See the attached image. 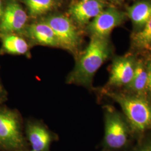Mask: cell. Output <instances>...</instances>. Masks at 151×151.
Returning <instances> with one entry per match:
<instances>
[{
	"label": "cell",
	"mask_w": 151,
	"mask_h": 151,
	"mask_svg": "<svg viewBox=\"0 0 151 151\" xmlns=\"http://www.w3.org/2000/svg\"><path fill=\"white\" fill-rule=\"evenodd\" d=\"M111 52L108 38L92 36L90 43L68 77L67 82L86 88L91 87L95 74L108 60Z\"/></svg>",
	"instance_id": "1"
},
{
	"label": "cell",
	"mask_w": 151,
	"mask_h": 151,
	"mask_svg": "<svg viewBox=\"0 0 151 151\" xmlns=\"http://www.w3.org/2000/svg\"><path fill=\"white\" fill-rule=\"evenodd\" d=\"M105 94L120 106L133 136L141 137L151 130V101L148 97L125 91L106 90Z\"/></svg>",
	"instance_id": "2"
},
{
	"label": "cell",
	"mask_w": 151,
	"mask_h": 151,
	"mask_svg": "<svg viewBox=\"0 0 151 151\" xmlns=\"http://www.w3.org/2000/svg\"><path fill=\"white\" fill-rule=\"evenodd\" d=\"M104 110V146L109 151L124 150L133 136L129 124L124 115L113 106H106Z\"/></svg>",
	"instance_id": "3"
},
{
	"label": "cell",
	"mask_w": 151,
	"mask_h": 151,
	"mask_svg": "<svg viewBox=\"0 0 151 151\" xmlns=\"http://www.w3.org/2000/svg\"><path fill=\"white\" fill-rule=\"evenodd\" d=\"M23 138L19 119L10 110L0 108V147L6 150L22 147Z\"/></svg>",
	"instance_id": "4"
},
{
	"label": "cell",
	"mask_w": 151,
	"mask_h": 151,
	"mask_svg": "<svg viewBox=\"0 0 151 151\" xmlns=\"http://www.w3.org/2000/svg\"><path fill=\"white\" fill-rule=\"evenodd\" d=\"M52 28L60 47L74 52L80 42L78 32L73 22L63 15H54L45 19L44 22Z\"/></svg>",
	"instance_id": "5"
},
{
	"label": "cell",
	"mask_w": 151,
	"mask_h": 151,
	"mask_svg": "<svg viewBox=\"0 0 151 151\" xmlns=\"http://www.w3.org/2000/svg\"><path fill=\"white\" fill-rule=\"evenodd\" d=\"M137 60L133 55L116 57L114 59L108 86L113 88H124L129 85L134 74Z\"/></svg>",
	"instance_id": "6"
},
{
	"label": "cell",
	"mask_w": 151,
	"mask_h": 151,
	"mask_svg": "<svg viewBox=\"0 0 151 151\" xmlns=\"http://www.w3.org/2000/svg\"><path fill=\"white\" fill-rule=\"evenodd\" d=\"M125 17L124 12L110 7L104 9L92 20L88 26V30L92 36L108 38L114 29L124 22Z\"/></svg>",
	"instance_id": "7"
},
{
	"label": "cell",
	"mask_w": 151,
	"mask_h": 151,
	"mask_svg": "<svg viewBox=\"0 0 151 151\" xmlns=\"http://www.w3.org/2000/svg\"><path fill=\"white\" fill-rule=\"evenodd\" d=\"M27 20V13L14 0H10L5 6L0 20L1 34L14 33L22 30Z\"/></svg>",
	"instance_id": "8"
},
{
	"label": "cell",
	"mask_w": 151,
	"mask_h": 151,
	"mask_svg": "<svg viewBox=\"0 0 151 151\" xmlns=\"http://www.w3.org/2000/svg\"><path fill=\"white\" fill-rule=\"evenodd\" d=\"M105 6L100 0H80L72 6L70 14L78 24H86L104 10Z\"/></svg>",
	"instance_id": "9"
},
{
	"label": "cell",
	"mask_w": 151,
	"mask_h": 151,
	"mask_svg": "<svg viewBox=\"0 0 151 151\" xmlns=\"http://www.w3.org/2000/svg\"><path fill=\"white\" fill-rule=\"evenodd\" d=\"M27 133L32 150H48L52 140L51 134L43 125L36 123H30L27 125Z\"/></svg>",
	"instance_id": "10"
},
{
	"label": "cell",
	"mask_w": 151,
	"mask_h": 151,
	"mask_svg": "<svg viewBox=\"0 0 151 151\" xmlns=\"http://www.w3.org/2000/svg\"><path fill=\"white\" fill-rule=\"evenodd\" d=\"M148 75L146 63L142 60H137L134 74L129 85L125 88V91L147 97V85Z\"/></svg>",
	"instance_id": "11"
},
{
	"label": "cell",
	"mask_w": 151,
	"mask_h": 151,
	"mask_svg": "<svg viewBox=\"0 0 151 151\" xmlns=\"http://www.w3.org/2000/svg\"><path fill=\"white\" fill-rule=\"evenodd\" d=\"M27 31L28 35L37 43L50 47H60L54 32L44 22L32 24L28 27Z\"/></svg>",
	"instance_id": "12"
},
{
	"label": "cell",
	"mask_w": 151,
	"mask_h": 151,
	"mask_svg": "<svg viewBox=\"0 0 151 151\" xmlns=\"http://www.w3.org/2000/svg\"><path fill=\"white\" fill-rule=\"evenodd\" d=\"M127 14L138 31L142 29L151 17V0H141L127 8Z\"/></svg>",
	"instance_id": "13"
},
{
	"label": "cell",
	"mask_w": 151,
	"mask_h": 151,
	"mask_svg": "<svg viewBox=\"0 0 151 151\" xmlns=\"http://www.w3.org/2000/svg\"><path fill=\"white\" fill-rule=\"evenodd\" d=\"M2 41L1 52L14 55L25 54L29 50L27 42L14 33L1 34Z\"/></svg>",
	"instance_id": "14"
},
{
	"label": "cell",
	"mask_w": 151,
	"mask_h": 151,
	"mask_svg": "<svg viewBox=\"0 0 151 151\" xmlns=\"http://www.w3.org/2000/svg\"><path fill=\"white\" fill-rule=\"evenodd\" d=\"M132 44L138 50L151 52V17L142 29L134 34Z\"/></svg>",
	"instance_id": "15"
},
{
	"label": "cell",
	"mask_w": 151,
	"mask_h": 151,
	"mask_svg": "<svg viewBox=\"0 0 151 151\" xmlns=\"http://www.w3.org/2000/svg\"><path fill=\"white\" fill-rule=\"evenodd\" d=\"M32 17L42 15L51 11L57 5V0H23Z\"/></svg>",
	"instance_id": "16"
},
{
	"label": "cell",
	"mask_w": 151,
	"mask_h": 151,
	"mask_svg": "<svg viewBox=\"0 0 151 151\" xmlns=\"http://www.w3.org/2000/svg\"><path fill=\"white\" fill-rule=\"evenodd\" d=\"M132 151H151V139L141 140Z\"/></svg>",
	"instance_id": "17"
},
{
	"label": "cell",
	"mask_w": 151,
	"mask_h": 151,
	"mask_svg": "<svg viewBox=\"0 0 151 151\" xmlns=\"http://www.w3.org/2000/svg\"><path fill=\"white\" fill-rule=\"evenodd\" d=\"M147 68L148 71V80L147 85V97L151 101V57L146 63Z\"/></svg>",
	"instance_id": "18"
},
{
	"label": "cell",
	"mask_w": 151,
	"mask_h": 151,
	"mask_svg": "<svg viewBox=\"0 0 151 151\" xmlns=\"http://www.w3.org/2000/svg\"><path fill=\"white\" fill-rule=\"evenodd\" d=\"M5 9V6L4 5V3L2 2V0H0V20L1 19V17L3 15Z\"/></svg>",
	"instance_id": "19"
},
{
	"label": "cell",
	"mask_w": 151,
	"mask_h": 151,
	"mask_svg": "<svg viewBox=\"0 0 151 151\" xmlns=\"http://www.w3.org/2000/svg\"><path fill=\"white\" fill-rule=\"evenodd\" d=\"M3 92H4V90H3L2 87L1 86V83H0V97L3 95Z\"/></svg>",
	"instance_id": "20"
},
{
	"label": "cell",
	"mask_w": 151,
	"mask_h": 151,
	"mask_svg": "<svg viewBox=\"0 0 151 151\" xmlns=\"http://www.w3.org/2000/svg\"><path fill=\"white\" fill-rule=\"evenodd\" d=\"M34 151V150H32V151Z\"/></svg>",
	"instance_id": "21"
},
{
	"label": "cell",
	"mask_w": 151,
	"mask_h": 151,
	"mask_svg": "<svg viewBox=\"0 0 151 151\" xmlns=\"http://www.w3.org/2000/svg\"><path fill=\"white\" fill-rule=\"evenodd\" d=\"M113 1H116V0H113Z\"/></svg>",
	"instance_id": "22"
}]
</instances>
